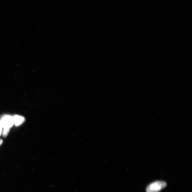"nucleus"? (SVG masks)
I'll return each instance as SVG.
<instances>
[{
  "mask_svg": "<svg viewBox=\"0 0 192 192\" xmlns=\"http://www.w3.org/2000/svg\"><path fill=\"white\" fill-rule=\"evenodd\" d=\"M167 183L163 181H157L150 184L146 189L147 192H159L166 187Z\"/></svg>",
  "mask_w": 192,
  "mask_h": 192,
  "instance_id": "nucleus-1",
  "label": "nucleus"
},
{
  "mask_svg": "<svg viewBox=\"0 0 192 192\" xmlns=\"http://www.w3.org/2000/svg\"><path fill=\"white\" fill-rule=\"evenodd\" d=\"M1 123L4 129H10V127L14 124L13 117L9 115H6L4 117Z\"/></svg>",
  "mask_w": 192,
  "mask_h": 192,
  "instance_id": "nucleus-2",
  "label": "nucleus"
},
{
  "mask_svg": "<svg viewBox=\"0 0 192 192\" xmlns=\"http://www.w3.org/2000/svg\"><path fill=\"white\" fill-rule=\"evenodd\" d=\"M14 124L16 126H18L22 124L25 121V118L24 117L19 115H15L13 117Z\"/></svg>",
  "mask_w": 192,
  "mask_h": 192,
  "instance_id": "nucleus-3",
  "label": "nucleus"
},
{
  "mask_svg": "<svg viewBox=\"0 0 192 192\" xmlns=\"http://www.w3.org/2000/svg\"><path fill=\"white\" fill-rule=\"evenodd\" d=\"M10 129H4L3 132V136L4 137H6L8 135Z\"/></svg>",
  "mask_w": 192,
  "mask_h": 192,
  "instance_id": "nucleus-4",
  "label": "nucleus"
},
{
  "mask_svg": "<svg viewBox=\"0 0 192 192\" xmlns=\"http://www.w3.org/2000/svg\"><path fill=\"white\" fill-rule=\"evenodd\" d=\"M2 126H1V121H0V136H1L2 132Z\"/></svg>",
  "mask_w": 192,
  "mask_h": 192,
  "instance_id": "nucleus-5",
  "label": "nucleus"
}]
</instances>
